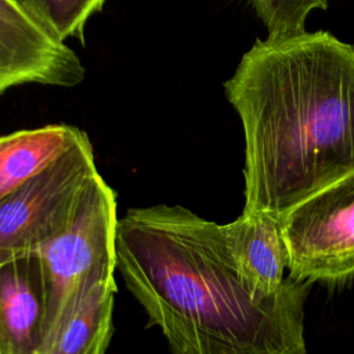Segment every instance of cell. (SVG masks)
Returning <instances> with one entry per match:
<instances>
[{
  "label": "cell",
  "mask_w": 354,
  "mask_h": 354,
  "mask_svg": "<svg viewBox=\"0 0 354 354\" xmlns=\"http://www.w3.org/2000/svg\"><path fill=\"white\" fill-rule=\"evenodd\" d=\"M116 270L170 354H307L311 283L288 277L257 297L239 277L221 224L180 205L133 207L118 221Z\"/></svg>",
  "instance_id": "1"
},
{
  "label": "cell",
  "mask_w": 354,
  "mask_h": 354,
  "mask_svg": "<svg viewBox=\"0 0 354 354\" xmlns=\"http://www.w3.org/2000/svg\"><path fill=\"white\" fill-rule=\"evenodd\" d=\"M98 174L84 133L44 170L0 201V254L30 253L73 218Z\"/></svg>",
  "instance_id": "4"
},
{
  "label": "cell",
  "mask_w": 354,
  "mask_h": 354,
  "mask_svg": "<svg viewBox=\"0 0 354 354\" xmlns=\"http://www.w3.org/2000/svg\"><path fill=\"white\" fill-rule=\"evenodd\" d=\"M118 221L116 195L98 173L69 224L33 250L44 295L39 350L58 335L94 288L115 281Z\"/></svg>",
  "instance_id": "3"
},
{
  "label": "cell",
  "mask_w": 354,
  "mask_h": 354,
  "mask_svg": "<svg viewBox=\"0 0 354 354\" xmlns=\"http://www.w3.org/2000/svg\"><path fill=\"white\" fill-rule=\"evenodd\" d=\"M225 243L239 277L257 297L274 296L285 282L289 264L279 217L263 212H242L221 224Z\"/></svg>",
  "instance_id": "8"
},
{
  "label": "cell",
  "mask_w": 354,
  "mask_h": 354,
  "mask_svg": "<svg viewBox=\"0 0 354 354\" xmlns=\"http://www.w3.org/2000/svg\"><path fill=\"white\" fill-rule=\"evenodd\" d=\"M267 29V37L285 39L306 32L314 10L325 11L329 0H248Z\"/></svg>",
  "instance_id": "12"
},
{
  "label": "cell",
  "mask_w": 354,
  "mask_h": 354,
  "mask_svg": "<svg viewBox=\"0 0 354 354\" xmlns=\"http://www.w3.org/2000/svg\"><path fill=\"white\" fill-rule=\"evenodd\" d=\"M83 134L61 123L0 136V201L50 166Z\"/></svg>",
  "instance_id": "9"
},
{
  "label": "cell",
  "mask_w": 354,
  "mask_h": 354,
  "mask_svg": "<svg viewBox=\"0 0 354 354\" xmlns=\"http://www.w3.org/2000/svg\"><path fill=\"white\" fill-rule=\"evenodd\" d=\"M116 281L94 288L75 315L37 354H105L113 326Z\"/></svg>",
  "instance_id": "10"
},
{
  "label": "cell",
  "mask_w": 354,
  "mask_h": 354,
  "mask_svg": "<svg viewBox=\"0 0 354 354\" xmlns=\"http://www.w3.org/2000/svg\"><path fill=\"white\" fill-rule=\"evenodd\" d=\"M43 318V282L35 253L0 254V354H36Z\"/></svg>",
  "instance_id": "7"
},
{
  "label": "cell",
  "mask_w": 354,
  "mask_h": 354,
  "mask_svg": "<svg viewBox=\"0 0 354 354\" xmlns=\"http://www.w3.org/2000/svg\"><path fill=\"white\" fill-rule=\"evenodd\" d=\"M26 11L53 36L84 40L88 18L98 12L105 0H18Z\"/></svg>",
  "instance_id": "11"
},
{
  "label": "cell",
  "mask_w": 354,
  "mask_h": 354,
  "mask_svg": "<svg viewBox=\"0 0 354 354\" xmlns=\"http://www.w3.org/2000/svg\"><path fill=\"white\" fill-rule=\"evenodd\" d=\"M245 136L243 212L279 217L354 171V44L257 39L224 82Z\"/></svg>",
  "instance_id": "2"
},
{
  "label": "cell",
  "mask_w": 354,
  "mask_h": 354,
  "mask_svg": "<svg viewBox=\"0 0 354 354\" xmlns=\"http://www.w3.org/2000/svg\"><path fill=\"white\" fill-rule=\"evenodd\" d=\"M84 76L80 58L65 41L46 30L18 0H0V97L26 83L75 87Z\"/></svg>",
  "instance_id": "6"
},
{
  "label": "cell",
  "mask_w": 354,
  "mask_h": 354,
  "mask_svg": "<svg viewBox=\"0 0 354 354\" xmlns=\"http://www.w3.org/2000/svg\"><path fill=\"white\" fill-rule=\"evenodd\" d=\"M289 277L303 282L354 278V171L279 216Z\"/></svg>",
  "instance_id": "5"
}]
</instances>
